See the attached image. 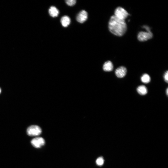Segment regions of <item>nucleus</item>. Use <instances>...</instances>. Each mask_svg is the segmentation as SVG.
Listing matches in <instances>:
<instances>
[{
  "mask_svg": "<svg viewBox=\"0 0 168 168\" xmlns=\"http://www.w3.org/2000/svg\"><path fill=\"white\" fill-rule=\"evenodd\" d=\"M108 27L110 31L112 33L119 37L124 35L127 28L125 20L119 19L114 15L110 18Z\"/></svg>",
  "mask_w": 168,
  "mask_h": 168,
  "instance_id": "nucleus-1",
  "label": "nucleus"
},
{
  "mask_svg": "<svg viewBox=\"0 0 168 168\" xmlns=\"http://www.w3.org/2000/svg\"><path fill=\"white\" fill-rule=\"evenodd\" d=\"M143 28L146 30L147 32H140L138 35V39L141 42L146 41L151 39L153 37V34L151 32L150 29L148 26H144Z\"/></svg>",
  "mask_w": 168,
  "mask_h": 168,
  "instance_id": "nucleus-2",
  "label": "nucleus"
},
{
  "mask_svg": "<svg viewBox=\"0 0 168 168\" xmlns=\"http://www.w3.org/2000/svg\"><path fill=\"white\" fill-rule=\"evenodd\" d=\"M41 128L38 125H33L29 127L27 130L28 135L31 136H38L41 134Z\"/></svg>",
  "mask_w": 168,
  "mask_h": 168,
  "instance_id": "nucleus-3",
  "label": "nucleus"
},
{
  "mask_svg": "<svg viewBox=\"0 0 168 168\" xmlns=\"http://www.w3.org/2000/svg\"><path fill=\"white\" fill-rule=\"evenodd\" d=\"M114 14V16L116 17L123 20H125L129 15L125 10L121 7H118L116 9Z\"/></svg>",
  "mask_w": 168,
  "mask_h": 168,
  "instance_id": "nucleus-4",
  "label": "nucleus"
},
{
  "mask_svg": "<svg viewBox=\"0 0 168 168\" xmlns=\"http://www.w3.org/2000/svg\"><path fill=\"white\" fill-rule=\"evenodd\" d=\"M31 143L32 145L35 148H39L43 146L45 144L44 139L41 137H38L33 139Z\"/></svg>",
  "mask_w": 168,
  "mask_h": 168,
  "instance_id": "nucleus-5",
  "label": "nucleus"
},
{
  "mask_svg": "<svg viewBox=\"0 0 168 168\" xmlns=\"http://www.w3.org/2000/svg\"><path fill=\"white\" fill-rule=\"evenodd\" d=\"M88 17V14L87 12L83 10L80 11L78 15L77 18V21L80 23H83L86 21Z\"/></svg>",
  "mask_w": 168,
  "mask_h": 168,
  "instance_id": "nucleus-6",
  "label": "nucleus"
},
{
  "mask_svg": "<svg viewBox=\"0 0 168 168\" xmlns=\"http://www.w3.org/2000/svg\"><path fill=\"white\" fill-rule=\"evenodd\" d=\"M117 77L123 78L125 77L127 73V69L124 67H121L117 68L115 72Z\"/></svg>",
  "mask_w": 168,
  "mask_h": 168,
  "instance_id": "nucleus-7",
  "label": "nucleus"
},
{
  "mask_svg": "<svg viewBox=\"0 0 168 168\" xmlns=\"http://www.w3.org/2000/svg\"><path fill=\"white\" fill-rule=\"evenodd\" d=\"M103 70L106 72H110L113 70V64L110 61H107L104 64L103 67Z\"/></svg>",
  "mask_w": 168,
  "mask_h": 168,
  "instance_id": "nucleus-8",
  "label": "nucleus"
},
{
  "mask_svg": "<svg viewBox=\"0 0 168 168\" xmlns=\"http://www.w3.org/2000/svg\"><path fill=\"white\" fill-rule=\"evenodd\" d=\"M49 13L51 16L55 17L58 16L59 11L57 8L53 6L51 7L49 9Z\"/></svg>",
  "mask_w": 168,
  "mask_h": 168,
  "instance_id": "nucleus-9",
  "label": "nucleus"
},
{
  "mask_svg": "<svg viewBox=\"0 0 168 168\" xmlns=\"http://www.w3.org/2000/svg\"><path fill=\"white\" fill-rule=\"evenodd\" d=\"M70 19L68 16H65L63 17L61 19V22L62 26L67 27L69 26L70 23Z\"/></svg>",
  "mask_w": 168,
  "mask_h": 168,
  "instance_id": "nucleus-10",
  "label": "nucleus"
},
{
  "mask_svg": "<svg viewBox=\"0 0 168 168\" xmlns=\"http://www.w3.org/2000/svg\"><path fill=\"white\" fill-rule=\"evenodd\" d=\"M137 92L140 95H145L147 93V89L146 86L144 85H141L138 86L137 89Z\"/></svg>",
  "mask_w": 168,
  "mask_h": 168,
  "instance_id": "nucleus-11",
  "label": "nucleus"
},
{
  "mask_svg": "<svg viewBox=\"0 0 168 168\" xmlns=\"http://www.w3.org/2000/svg\"><path fill=\"white\" fill-rule=\"evenodd\" d=\"M141 79L142 83L147 84L150 82L151 78L149 75L145 74L142 75Z\"/></svg>",
  "mask_w": 168,
  "mask_h": 168,
  "instance_id": "nucleus-12",
  "label": "nucleus"
},
{
  "mask_svg": "<svg viewBox=\"0 0 168 168\" xmlns=\"http://www.w3.org/2000/svg\"><path fill=\"white\" fill-rule=\"evenodd\" d=\"M96 164L99 166H101L104 164V160L102 157H100L96 160Z\"/></svg>",
  "mask_w": 168,
  "mask_h": 168,
  "instance_id": "nucleus-13",
  "label": "nucleus"
},
{
  "mask_svg": "<svg viewBox=\"0 0 168 168\" xmlns=\"http://www.w3.org/2000/svg\"><path fill=\"white\" fill-rule=\"evenodd\" d=\"M65 1L66 3L70 6H74L76 2L75 0H67Z\"/></svg>",
  "mask_w": 168,
  "mask_h": 168,
  "instance_id": "nucleus-14",
  "label": "nucleus"
},
{
  "mask_svg": "<svg viewBox=\"0 0 168 168\" xmlns=\"http://www.w3.org/2000/svg\"><path fill=\"white\" fill-rule=\"evenodd\" d=\"M168 71H166V72L165 73L164 76V78L165 82L167 83H168Z\"/></svg>",
  "mask_w": 168,
  "mask_h": 168,
  "instance_id": "nucleus-15",
  "label": "nucleus"
},
{
  "mask_svg": "<svg viewBox=\"0 0 168 168\" xmlns=\"http://www.w3.org/2000/svg\"><path fill=\"white\" fill-rule=\"evenodd\" d=\"M168 89H167V90H166V93H167V95H168Z\"/></svg>",
  "mask_w": 168,
  "mask_h": 168,
  "instance_id": "nucleus-16",
  "label": "nucleus"
},
{
  "mask_svg": "<svg viewBox=\"0 0 168 168\" xmlns=\"http://www.w3.org/2000/svg\"><path fill=\"white\" fill-rule=\"evenodd\" d=\"M1 89L0 88V94H1Z\"/></svg>",
  "mask_w": 168,
  "mask_h": 168,
  "instance_id": "nucleus-17",
  "label": "nucleus"
}]
</instances>
